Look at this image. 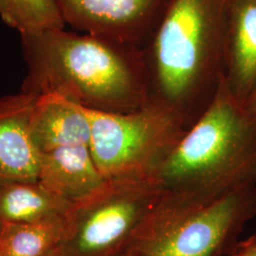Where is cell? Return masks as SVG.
Instances as JSON below:
<instances>
[{
    "label": "cell",
    "mask_w": 256,
    "mask_h": 256,
    "mask_svg": "<svg viewBox=\"0 0 256 256\" xmlns=\"http://www.w3.org/2000/svg\"><path fill=\"white\" fill-rule=\"evenodd\" d=\"M27 75L22 92L58 93L86 110L128 113L149 102L142 48L52 28L21 34Z\"/></svg>",
    "instance_id": "cell-1"
},
{
    "label": "cell",
    "mask_w": 256,
    "mask_h": 256,
    "mask_svg": "<svg viewBox=\"0 0 256 256\" xmlns=\"http://www.w3.org/2000/svg\"><path fill=\"white\" fill-rule=\"evenodd\" d=\"M230 0H171L142 48L149 102L172 112L188 130L208 108L224 70Z\"/></svg>",
    "instance_id": "cell-2"
},
{
    "label": "cell",
    "mask_w": 256,
    "mask_h": 256,
    "mask_svg": "<svg viewBox=\"0 0 256 256\" xmlns=\"http://www.w3.org/2000/svg\"><path fill=\"white\" fill-rule=\"evenodd\" d=\"M150 178L172 192L221 194L256 184V119L223 79L208 108Z\"/></svg>",
    "instance_id": "cell-3"
},
{
    "label": "cell",
    "mask_w": 256,
    "mask_h": 256,
    "mask_svg": "<svg viewBox=\"0 0 256 256\" xmlns=\"http://www.w3.org/2000/svg\"><path fill=\"white\" fill-rule=\"evenodd\" d=\"M256 216V184L229 192L165 191L128 256H225Z\"/></svg>",
    "instance_id": "cell-4"
},
{
    "label": "cell",
    "mask_w": 256,
    "mask_h": 256,
    "mask_svg": "<svg viewBox=\"0 0 256 256\" xmlns=\"http://www.w3.org/2000/svg\"><path fill=\"white\" fill-rule=\"evenodd\" d=\"M165 190L150 176L110 178L72 207L59 248L66 256H120L140 238Z\"/></svg>",
    "instance_id": "cell-5"
},
{
    "label": "cell",
    "mask_w": 256,
    "mask_h": 256,
    "mask_svg": "<svg viewBox=\"0 0 256 256\" xmlns=\"http://www.w3.org/2000/svg\"><path fill=\"white\" fill-rule=\"evenodd\" d=\"M86 111L90 150L106 180L151 176L188 131L172 112L150 102L128 113Z\"/></svg>",
    "instance_id": "cell-6"
},
{
    "label": "cell",
    "mask_w": 256,
    "mask_h": 256,
    "mask_svg": "<svg viewBox=\"0 0 256 256\" xmlns=\"http://www.w3.org/2000/svg\"><path fill=\"white\" fill-rule=\"evenodd\" d=\"M66 24L82 34L142 48L171 0H56Z\"/></svg>",
    "instance_id": "cell-7"
},
{
    "label": "cell",
    "mask_w": 256,
    "mask_h": 256,
    "mask_svg": "<svg viewBox=\"0 0 256 256\" xmlns=\"http://www.w3.org/2000/svg\"><path fill=\"white\" fill-rule=\"evenodd\" d=\"M36 97L20 90L0 98V185L37 182L41 153L30 133Z\"/></svg>",
    "instance_id": "cell-8"
},
{
    "label": "cell",
    "mask_w": 256,
    "mask_h": 256,
    "mask_svg": "<svg viewBox=\"0 0 256 256\" xmlns=\"http://www.w3.org/2000/svg\"><path fill=\"white\" fill-rule=\"evenodd\" d=\"M223 80L242 106L256 92V0H230Z\"/></svg>",
    "instance_id": "cell-9"
},
{
    "label": "cell",
    "mask_w": 256,
    "mask_h": 256,
    "mask_svg": "<svg viewBox=\"0 0 256 256\" xmlns=\"http://www.w3.org/2000/svg\"><path fill=\"white\" fill-rule=\"evenodd\" d=\"M106 180L95 164L88 146L41 153L37 182L72 206L100 191Z\"/></svg>",
    "instance_id": "cell-10"
},
{
    "label": "cell",
    "mask_w": 256,
    "mask_h": 256,
    "mask_svg": "<svg viewBox=\"0 0 256 256\" xmlns=\"http://www.w3.org/2000/svg\"><path fill=\"white\" fill-rule=\"evenodd\" d=\"M30 137L40 153L57 148L90 146V122L88 111L54 93L37 96L30 120Z\"/></svg>",
    "instance_id": "cell-11"
},
{
    "label": "cell",
    "mask_w": 256,
    "mask_h": 256,
    "mask_svg": "<svg viewBox=\"0 0 256 256\" xmlns=\"http://www.w3.org/2000/svg\"><path fill=\"white\" fill-rule=\"evenodd\" d=\"M72 207L37 182L0 185V220L4 223L63 220Z\"/></svg>",
    "instance_id": "cell-12"
},
{
    "label": "cell",
    "mask_w": 256,
    "mask_h": 256,
    "mask_svg": "<svg viewBox=\"0 0 256 256\" xmlns=\"http://www.w3.org/2000/svg\"><path fill=\"white\" fill-rule=\"evenodd\" d=\"M66 218L36 223H4L0 256H46L60 246Z\"/></svg>",
    "instance_id": "cell-13"
},
{
    "label": "cell",
    "mask_w": 256,
    "mask_h": 256,
    "mask_svg": "<svg viewBox=\"0 0 256 256\" xmlns=\"http://www.w3.org/2000/svg\"><path fill=\"white\" fill-rule=\"evenodd\" d=\"M0 18L20 36L66 26L56 0H0Z\"/></svg>",
    "instance_id": "cell-14"
},
{
    "label": "cell",
    "mask_w": 256,
    "mask_h": 256,
    "mask_svg": "<svg viewBox=\"0 0 256 256\" xmlns=\"http://www.w3.org/2000/svg\"><path fill=\"white\" fill-rule=\"evenodd\" d=\"M225 256H256V232L247 239L238 242Z\"/></svg>",
    "instance_id": "cell-15"
},
{
    "label": "cell",
    "mask_w": 256,
    "mask_h": 256,
    "mask_svg": "<svg viewBox=\"0 0 256 256\" xmlns=\"http://www.w3.org/2000/svg\"><path fill=\"white\" fill-rule=\"evenodd\" d=\"M243 106L245 111L252 118L256 119V92L248 99Z\"/></svg>",
    "instance_id": "cell-16"
},
{
    "label": "cell",
    "mask_w": 256,
    "mask_h": 256,
    "mask_svg": "<svg viewBox=\"0 0 256 256\" xmlns=\"http://www.w3.org/2000/svg\"><path fill=\"white\" fill-rule=\"evenodd\" d=\"M46 256H66L64 254V252L58 247L57 248H55L54 250H52V252H50Z\"/></svg>",
    "instance_id": "cell-17"
},
{
    "label": "cell",
    "mask_w": 256,
    "mask_h": 256,
    "mask_svg": "<svg viewBox=\"0 0 256 256\" xmlns=\"http://www.w3.org/2000/svg\"><path fill=\"white\" fill-rule=\"evenodd\" d=\"M3 225H4V222L0 220V236H1V232H2V229H3Z\"/></svg>",
    "instance_id": "cell-18"
},
{
    "label": "cell",
    "mask_w": 256,
    "mask_h": 256,
    "mask_svg": "<svg viewBox=\"0 0 256 256\" xmlns=\"http://www.w3.org/2000/svg\"><path fill=\"white\" fill-rule=\"evenodd\" d=\"M128 256V254H126H126H122V256Z\"/></svg>",
    "instance_id": "cell-19"
}]
</instances>
